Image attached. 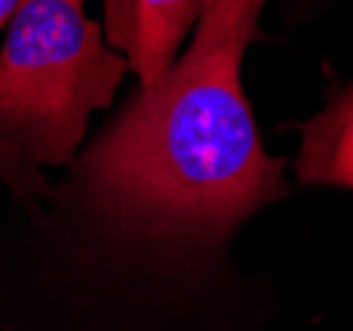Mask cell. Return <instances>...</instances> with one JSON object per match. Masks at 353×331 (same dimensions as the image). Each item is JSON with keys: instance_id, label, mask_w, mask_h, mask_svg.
Segmentation results:
<instances>
[{"instance_id": "6da1fadb", "label": "cell", "mask_w": 353, "mask_h": 331, "mask_svg": "<svg viewBox=\"0 0 353 331\" xmlns=\"http://www.w3.org/2000/svg\"><path fill=\"white\" fill-rule=\"evenodd\" d=\"M265 3L215 0L183 58L80 157L88 212L130 239L208 249L287 196L284 159L263 151L239 80Z\"/></svg>"}, {"instance_id": "277c9868", "label": "cell", "mask_w": 353, "mask_h": 331, "mask_svg": "<svg viewBox=\"0 0 353 331\" xmlns=\"http://www.w3.org/2000/svg\"><path fill=\"white\" fill-rule=\"evenodd\" d=\"M301 133L298 180L353 191V83L340 87L316 117L303 122Z\"/></svg>"}, {"instance_id": "3957f363", "label": "cell", "mask_w": 353, "mask_h": 331, "mask_svg": "<svg viewBox=\"0 0 353 331\" xmlns=\"http://www.w3.org/2000/svg\"><path fill=\"white\" fill-rule=\"evenodd\" d=\"M215 0H104V40L152 87Z\"/></svg>"}, {"instance_id": "7a4b0ae2", "label": "cell", "mask_w": 353, "mask_h": 331, "mask_svg": "<svg viewBox=\"0 0 353 331\" xmlns=\"http://www.w3.org/2000/svg\"><path fill=\"white\" fill-rule=\"evenodd\" d=\"M83 3L19 0L0 51V178L24 202L48 193L40 167L70 164L128 72Z\"/></svg>"}, {"instance_id": "5b68a950", "label": "cell", "mask_w": 353, "mask_h": 331, "mask_svg": "<svg viewBox=\"0 0 353 331\" xmlns=\"http://www.w3.org/2000/svg\"><path fill=\"white\" fill-rule=\"evenodd\" d=\"M17 6H19V0H0V27H3L8 19L14 17Z\"/></svg>"}]
</instances>
